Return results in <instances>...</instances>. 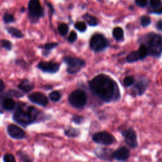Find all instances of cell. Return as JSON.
<instances>
[{"instance_id": "obj_28", "label": "cell", "mask_w": 162, "mask_h": 162, "mask_svg": "<svg viewBox=\"0 0 162 162\" xmlns=\"http://www.w3.org/2000/svg\"><path fill=\"white\" fill-rule=\"evenodd\" d=\"M1 44H2V47L5 48L7 51H11L13 48L12 43L10 41H8L7 39H2Z\"/></svg>"}, {"instance_id": "obj_41", "label": "cell", "mask_w": 162, "mask_h": 162, "mask_svg": "<svg viewBox=\"0 0 162 162\" xmlns=\"http://www.w3.org/2000/svg\"><path fill=\"white\" fill-rule=\"evenodd\" d=\"M154 12L156 13H158V14L162 13V6H160V8H158V9H157Z\"/></svg>"}, {"instance_id": "obj_40", "label": "cell", "mask_w": 162, "mask_h": 162, "mask_svg": "<svg viewBox=\"0 0 162 162\" xmlns=\"http://www.w3.org/2000/svg\"><path fill=\"white\" fill-rule=\"evenodd\" d=\"M157 28L160 30V31H162V20H160L157 22Z\"/></svg>"}, {"instance_id": "obj_10", "label": "cell", "mask_w": 162, "mask_h": 162, "mask_svg": "<svg viewBox=\"0 0 162 162\" xmlns=\"http://www.w3.org/2000/svg\"><path fill=\"white\" fill-rule=\"evenodd\" d=\"M96 157L103 161H112L113 158L114 151L108 148H97L94 151Z\"/></svg>"}, {"instance_id": "obj_4", "label": "cell", "mask_w": 162, "mask_h": 162, "mask_svg": "<svg viewBox=\"0 0 162 162\" xmlns=\"http://www.w3.org/2000/svg\"><path fill=\"white\" fill-rule=\"evenodd\" d=\"M63 61L67 64L66 71L69 74H75L79 72L86 66V62L84 59L71 56H65Z\"/></svg>"}, {"instance_id": "obj_11", "label": "cell", "mask_w": 162, "mask_h": 162, "mask_svg": "<svg viewBox=\"0 0 162 162\" xmlns=\"http://www.w3.org/2000/svg\"><path fill=\"white\" fill-rule=\"evenodd\" d=\"M38 69L41 71L49 73V74H55L59 69V64L56 62H41L37 65Z\"/></svg>"}, {"instance_id": "obj_20", "label": "cell", "mask_w": 162, "mask_h": 162, "mask_svg": "<svg viewBox=\"0 0 162 162\" xmlns=\"http://www.w3.org/2000/svg\"><path fill=\"white\" fill-rule=\"evenodd\" d=\"M127 61L129 63H134L138 62L139 59H141L140 55L139 50L134 51V52H131L127 56Z\"/></svg>"}, {"instance_id": "obj_34", "label": "cell", "mask_w": 162, "mask_h": 162, "mask_svg": "<svg viewBox=\"0 0 162 162\" xmlns=\"http://www.w3.org/2000/svg\"><path fill=\"white\" fill-rule=\"evenodd\" d=\"M3 21L6 23H10L14 21V16L10 13H6L3 16Z\"/></svg>"}, {"instance_id": "obj_31", "label": "cell", "mask_w": 162, "mask_h": 162, "mask_svg": "<svg viewBox=\"0 0 162 162\" xmlns=\"http://www.w3.org/2000/svg\"><path fill=\"white\" fill-rule=\"evenodd\" d=\"M151 23V19L148 16H142L141 19V24L142 27H147Z\"/></svg>"}, {"instance_id": "obj_25", "label": "cell", "mask_w": 162, "mask_h": 162, "mask_svg": "<svg viewBox=\"0 0 162 162\" xmlns=\"http://www.w3.org/2000/svg\"><path fill=\"white\" fill-rule=\"evenodd\" d=\"M138 50H139V52L141 59H144V58H146V56L149 55L148 49L147 47L143 44L141 45L139 49Z\"/></svg>"}, {"instance_id": "obj_3", "label": "cell", "mask_w": 162, "mask_h": 162, "mask_svg": "<svg viewBox=\"0 0 162 162\" xmlns=\"http://www.w3.org/2000/svg\"><path fill=\"white\" fill-rule=\"evenodd\" d=\"M148 49L149 55L159 58L162 53V36L155 34H149L141 41Z\"/></svg>"}, {"instance_id": "obj_39", "label": "cell", "mask_w": 162, "mask_h": 162, "mask_svg": "<svg viewBox=\"0 0 162 162\" xmlns=\"http://www.w3.org/2000/svg\"><path fill=\"white\" fill-rule=\"evenodd\" d=\"M5 89V84L3 81L1 80L0 81V91H1L2 93L3 92Z\"/></svg>"}, {"instance_id": "obj_14", "label": "cell", "mask_w": 162, "mask_h": 162, "mask_svg": "<svg viewBox=\"0 0 162 162\" xmlns=\"http://www.w3.org/2000/svg\"><path fill=\"white\" fill-rule=\"evenodd\" d=\"M130 157V152L126 147L122 146L114 151L113 158L117 161H125L129 159Z\"/></svg>"}, {"instance_id": "obj_9", "label": "cell", "mask_w": 162, "mask_h": 162, "mask_svg": "<svg viewBox=\"0 0 162 162\" xmlns=\"http://www.w3.org/2000/svg\"><path fill=\"white\" fill-rule=\"evenodd\" d=\"M28 10L31 18L34 20L38 19L43 15V9L41 7L39 0H30Z\"/></svg>"}, {"instance_id": "obj_13", "label": "cell", "mask_w": 162, "mask_h": 162, "mask_svg": "<svg viewBox=\"0 0 162 162\" xmlns=\"http://www.w3.org/2000/svg\"><path fill=\"white\" fill-rule=\"evenodd\" d=\"M7 132L10 137L16 139L21 140L25 138V132L19 126L15 124H9L7 126Z\"/></svg>"}, {"instance_id": "obj_21", "label": "cell", "mask_w": 162, "mask_h": 162, "mask_svg": "<svg viewBox=\"0 0 162 162\" xmlns=\"http://www.w3.org/2000/svg\"><path fill=\"white\" fill-rule=\"evenodd\" d=\"M113 37L117 41H122L124 39V33L121 27H115L113 31Z\"/></svg>"}, {"instance_id": "obj_37", "label": "cell", "mask_w": 162, "mask_h": 162, "mask_svg": "<svg viewBox=\"0 0 162 162\" xmlns=\"http://www.w3.org/2000/svg\"><path fill=\"white\" fill-rule=\"evenodd\" d=\"M161 3V0H150L151 6L155 9H158V8L160 7Z\"/></svg>"}, {"instance_id": "obj_35", "label": "cell", "mask_w": 162, "mask_h": 162, "mask_svg": "<svg viewBox=\"0 0 162 162\" xmlns=\"http://www.w3.org/2000/svg\"><path fill=\"white\" fill-rule=\"evenodd\" d=\"M3 160L4 162H15V158L14 156L12 154H10V153H6V154H5Z\"/></svg>"}, {"instance_id": "obj_36", "label": "cell", "mask_w": 162, "mask_h": 162, "mask_svg": "<svg viewBox=\"0 0 162 162\" xmlns=\"http://www.w3.org/2000/svg\"><path fill=\"white\" fill-rule=\"evenodd\" d=\"M77 39V33L75 31H72L70 34V35L68 38L67 40L70 43H73V42H75Z\"/></svg>"}, {"instance_id": "obj_27", "label": "cell", "mask_w": 162, "mask_h": 162, "mask_svg": "<svg viewBox=\"0 0 162 162\" xmlns=\"http://www.w3.org/2000/svg\"><path fill=\"white\" fill-rule=\"evenodd\" d=\"M58 46V43L56 42H48L44 45L43 48L45 49V52H50L52 49H55Z\"/></svg>"}, {"instance_id": "obj_24", "label": "cell", "mask_w": 162, "mask_h": 162, "mask_svg": "<svg viewBox=\"0 0 162 162\" xmlns=\"http://www.w3.org/2000/svg\"><path fill=\"white\" fill-rule=\"evenodd\" d=\"M58 31L59 33V34L62 36H65L67 34L68 32H69V27L65 23H61L58 25Z\"/></svg>"}, {"instance_id": "obj_8", "label": "cell", "mask_w": 162, "mask_h": 162, "mask_svg": "<svg viewBox=\"0 0 162 162\" xmlns=\"http://www.w3.org/2000/svg\"><path fill=\"white\" fill-rule=\"evenodd\" d=\"M121 134L124 138L126 144L131 148H135L138 146V138L135 131L130 127L121 131Z\"/></svg>"}, {"instance_id": "obj_26", "label": "cell", "mask_w": 162, "mask_h": 162, "mask_svg": "<svg viewBox=\"0 0 162 162\" xmlns=\"http://www.w3.org/2000/svg\"><path fill=\"white\" fill-rule=\"evenodd\" d=\"M135 82V79L133 76H126L124 79V84L125 87L131 86Z\"/></svg>"}, {"instance_id": "obj_19", "label": "cell", "mask_w": 162, "mask_h": 162, "mask_svg": "<svg viewBox=\"0 0 162 162\" xmlns=\"http://www.w3.org/2000/svg\"><path fill=\"white\" fill-rule=\"evenodd\" d=\"M6 29L8 32V34H10L13 38L21 39L24 37L23 34L18 29L10 27H7Z\"/></svg>"}, {"instance_id": "obj_17", "label": "cell", "mask_w": 162, "mask_h": 162, "mask_svg": "<svg viewBox=\"0 0 162 162\" xmlns=\"http://www.w3.org/2000/svg\"><path fill=\"white\" fill-rule=\"evenodd\" d=\"M18 88L24 93H29L34 88V84L27 79L22 81L18 85Z\"/></svg>"}, {"instance_id": "obj_30", "label": "cell", "mask_w": 162, "mask_h": 162, "mask_svg": "<svg viewBox=\"0 0 162 162\" xmlns=\"http://www.w3.org/2000/svg\"><path fill=\"white\" fill-rule=\"evenodd\" d=\"M72 122H73L74 123H75V124H81L84 122V118L81 115H74L72 117L71 119Z\"/></svg>"}, {"instance_id": "obj_16", "label": "cell", "mask_w": 162, "mask_h": 162, "mask_svg": "<svg viewBox=\"0 0 162 162\" xmlns=\"http://www.w3.org/2000/svg\"><path fill=\"white\" fill-rule=\"evenodd\" d=\"M7 96H2V106L6 111H12L14 110L16 106L15 101L7 93Z\"/></svg>"}, {"instance_id": "obj_12", "label": "cell", "mask_w": 162, "mask_h": 162, "mask_svg": "<svg viewBox=\"0 0 162 162\" xmlns=\"http://www.w3.org/2000/svg\"><path fill=\"white\" fill-rule=\"evenodd\" d=\"M28 99L32 103L40 106H46L48 103V98L40 92H32L28 96Z\"/></svg>"}, {"instance_id": "obj_2", "label": "cell", "mask_w": 162, "mask_h": 162, "mask_svg": "<svg viewBox=\"0 0 162 162\" xmlns=\"http://www.w3.org/2000/svg\"><path fill=\"white\" fill-rule=\"evenodd\" d=\"M41 111L33 106H26V104L18 103L13 114V120L23 127L36 122L38 119L43 117Z\"/></svg>"}, {"instance_id": "obj_32", "label": "cell", "mask_w": 162, "mask_h": 162, "mask_svg": "<svg viewBox=\"0 0 162 162\" xmlns=\"http://www.w3.org/2000/svg\"><path fill=\"white\" fill-rule=\"evenodd\" d=\"M18 155L19 157L20 161H32V160L30 158V157L25 153H23L22 151H19L18 153Z\"/></svg>"}, {"instance_id": "obj_22", "label": "cell", "mask_w": 162, "mask_h": 162, "mask_svg": "<svg viewBox=\"0 0 162 162\" xmlns=\"http://www.w3.org/2000/svg\"><path fill=\"white\" fill-rule=\"evenodd\" d=\"M84 20H86L88 23L90 25V26H96L98 24V19L91 15L89 14H85L83 16Z\"/></svg>"}, {"instance_id": "obj_6", "label": "cell", "mask_w": 162, "mask_h": 162, "mask_svg": "<svg viewBox=\"0 0 162 162\" xmlns=\"http://www.w3.org/2000/svg\"><path fill=\"white\" fill-rule=\"evenodd\" d=\"M108 39L101 34H95L90 39L89 46L91 49L95 52H104L109 46Z\"/></svg>"}, {"instance_id": "obj_29", "label": "cell", "mask_w": 162, "mask_h": 162, "mask_svg": "<svg viewBox=\"0 0 162 162\" xmlns=\"http://www.w3.org/2000/svg\"><path fill=\"white\" fill-rule=\"evenodd\" d=\"M75 27L76 29H77L79 32H84L86 31L87 26L86 24L84 22H78L75 24Z\"/></svg>"}, {"instance_id": "obj_18", "label": "cell", "mask_w": 162, "mask_h": 162, "mask_svg": "<svg viewBox=\"0 0 162 162\" xmlns=\"http://www.w3.org/2000/svg\"><path fill=\"white\" fill-rule=\"evenodd\" d=\"M64 134L68 138H77L80 135L81 132L78 129L73 128L71 127H67L64 130Z\"/></svg>"}, {"instance_id": "obj_5", "label": "cell", "mask_w": 162, "mask_h": 162, "mask_svg": "<svg viewBox=\"0 0 162 162\" xmlns=\"http://www.w3.org/2000/svg\"><path fill=\"white\" fill-rule=\"evenodd\" d=\"M88 96L86 92L81 89H77L72 91L69 97L70 104L76 108H83L87 103Z\"/></svg>"}, {"instance_id": "obj_7", "label": "cell", "mask_w": 162, "mask_h": 162, "mask_svg": "<svg viewBox=\"0 0 162 162\" xmlns=\"http://www.w3.org/2000/svg\"><path fill=\"white\" fill-rule=\"evenodd\" d=\"M93 141L101 145L109 146L114 143L115 139L114 136L106 131L99 132L92 135Z\"/></svg>"}, {"instance_id": "obj_23", "label": "cell", "mask_w": 162, "mask_h": 162, "mask_svg": "<svg viewBox=\"0 0 162 162\" xmlns=\"http://www.w3.org/2000/svg\"><path fill=\"white\" fill-rule=\"evenodd\" d=\"M49 98L53 102H58L62 98V95L58 91H53L49 93Z\"/></svg>"}, {"instance_id": "obj_15", "label": "cell", "mask_w": 162, "mask_h": 162, "mask_svg": "<svg viewBox=\"0 0 162 162\" xmlns=\"http://www.w3.org/2000/svg\"><path fill=\"white\" fill-rule=\"evenodd\" d=\"M148 86V81L146 80H141L134 85V86L131 89V91L134 95L141 96L146 91Z\"/></svg>"}, {"instance_id": "obj_1", "label": "cell", "mask_w": 162, "mask_h": 162, "mask_svg": "<svg viewBox=\"0 0 162 162\" xmlns=\"http://www.w3.org/2000/svg\"><path fill=\"white\" fill-rule=\"evenodd\" d=\"M94 95L105 103L117 101L121 98L120 90L115 81L110 76L101 74L88 82Z\"/></svg>"}, {"instance_id": "obj_38", "label": "cell", "mask_w": 162, "mask_h": 162, "mask_svg": "<svg viewBox=\"0 0 162 162\" xmlns=\"http://www.w3.org/2000/svg\"><path fill=\"white\" fill-rule=\"evenodd\" d=\"M135 3L140 7H144L148 4V0H135Z\"/></svg>"}, {"instance_id": "obj_33", "label": "cell", "mask_w": 162, "mask_h": 162, "mask_svg": "<svg viewBox=\"0 0 162 162\" xmlns=\"http://www.w3.org/2000/svg\"><path fill=\"white\" fill-rule=\"evenodd\" d=\"M8 94L10 96H13L15 98H22L24 95L23 93H22L21 92H19L18 91H16V90H10V91H8Z\"/></svg>"}]
</instances>
